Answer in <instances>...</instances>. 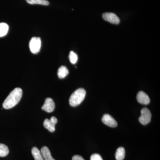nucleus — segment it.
<instances>
[{"label": "nucleus", "instance_id": "nucleus-9", "mask_svg": "<svg viewBox=\"0 0 160 160\" xmlns=\"http://www.w3.org/2000/svg\"><path fill=\"white\" fill-rule=\"evenodd\" d=\"M137 99L139 103L143 105H148L150 103V98L148 95L143 91H140L137 95Z\"/></svg>", "mask_w": 160, "mask_h": 160}, {"label": "nucleus", "instance_id": "nucleus-3", "mask_svg": "<svg viewBox=\"0 0 160 160\" xmlns=\"http://www.w3.org/2000/svg\"><path fill=\"white\" fill-rule=\"evenodd\" d=\"M41 38L38 37H33L32 38L29 42V47L30 51L32 53L36 54L40 51L41 48Z\"/></svg>", "mask_w": 160, "mask_h": 160}, {"label": "nucleus", "instance_id": "nucleus-18", "mask_svg": "<svg viewBox=\"0 0 160 160\" xmlns=\"http://www.w3.org/2000/svg\"><path fill=\"white\" fill-rule=\"evenodd\" d=\"M90 160H103V159L100 155L97 154V153H95V154L92 155L91 158H90Z\"/></svg>", "mask_w": 160, "mask_h": 160}, {"label": "nucleus", "instance_id": "nucleus-12", "mask_svg": "<svg viewBox=\"0 0 160 160\" xmlns=\"http://www.w3.org/2000/svg\"><path fill=\"white\" fill-rule=\"evenodd\" d=\"M32 154L35 160H44L41 152L37 147H34L32 149Z\"/></svg>", "mask_w": 160, "mask_h": 160}, {"label": "nucleus", "instance_id": "nucleus-4", "mask_svg": "<svg viewBox=\"0 0 160 160\" xmlns=\"http://www.w3.org/2000/svg\"><path fill=\"white\" fill-rule=\"evenodd\" d=\"M141 116L139 118V121L143 125L149 124L151 121L152 114L148 108H144L141 110Z\"/></svg>", "mask_w": 160, "mask_h": 160}, {"label": "nucleus", "instance_id": "nucleus-8", "mask_svg": "<svg viewBox=\"0 0 160 160\" xmlns=\"http://www.w3.org/2000/svg\"><path fill=\"white\" fill-rule=\"evenodd\" d=\"M102 121L104 124L110 127L114 128L118 126L116 121L111 116L108 114H105L103 115Z\"/></svg>", "mask_w": 160, "mask_h": 160}, {"label": "nucleus", "instance_id": "nucleus-2", "mask_svg": "<svg viewBox=\"0 0 160 160\" xmlns=\"http://www.w3.org/2000/svg\"><path fill=\"white\" fill-rule=\"evenodd\" d=\"M86 91L83 88L77 89L72 94L69 98V102L70 106L75 107L79 105L85 99Z\"/></svg>", "mask_w": 160, "mask_h": 160}, {"label": "nucleus", "instance_id": "nucleus-10", "mask_svg": "<svg viewBox=\"0 0 160 160\" xmlns=\"http://www.w3.org/2000/svg\"><path fill=\"white\" fill-rule=\"evenodd\" d=\"M41 152L45 160H55L52 157L51 152L48 147L43 146L41 149Z\"/></svg>", "mask_w": 160, "mask_h": 160}, {"label": "nucleus", "instance_id": "nucleus-13", "mask_svg": "<svg viewBox=\"0 0 160 160\" xmlns=\"http://www.w3.org/2000/svg\"><path fill=\"white\" fill-rule=\"evenodd\" d=\"M126 152L123 147H121L118 148L115 154L116 159L117 160H123L125 157Z\"/></svg>", "mask_w": 160, "mask_h": 160}, {"label": "nucleus", "instance_id": "nucleus-17", "mask_svg": "<svg viewBox=\"0 0 160 160\" xmlns=\"http://www.w3.org/2000/svg\"><path fill=\"white\" fill-rule=\"evenodd\" d=\"M69 59L72 64H75L77 62L78 60V55L73 51H70L69 52Z\"/></svg>", "mask_w": 160, "mask_h": 160}, {"label": "nucleus", "instance_id": "nucleus-6", "mask_svg": "<svg viewBox=\"0 0 160 160\" xmlns=\"http://www.w3.org/2000/svg\"><path fill=\"white\" fill-rule=\"evenodd\" d=\"M102 18L105 21L112 23L117 25L120 23L119 18L116 14L113 12H105L102 15Z\"/></svg>", "mask_w": 160, "mask_h": 160}, {"label": "nucleus", "instance_id": "nucleus-14", "mask_svg": "<svg viewBox=\"0 0 160 160\" xmlns=\"http://www.w3.org/2000/svg\"><path fill=\"white\" fill-rule=\"evenodd\" d=\"M9 29V26L6 23H0V37L6 36L8 33Z\"/></svg>", "mask_w": 160, "mask_h": 160}, {"label": "nucleus", "instance_id": "nucleus-19", "mask_svg": "<svg viewBox=\"0 0 160 160\" xmlns=\"http://www.w3.org/2000/svg\"><path fill=\"white\" fill-rule=\"evenodd\" d=\"M72 160H85L82 156L80 155H75L72 158Z\"/></svg>", "mask_w": 160, "mask_h": 160}, {"label": "nucleus", "instance_id": "nucleus-5", "mask_svg": "<svg viewBox=\"0 0 160 160\" xmlns=\"http://www.w3.org/2000/svg\"><path fill=\"white\" fill-rule=\"evenodd\" d=\"M58 122L57 118L54 116L52 117L50 120L46 119L43 123L44 127L50 132L55 131V125Z\"/></svg>", "mask_w": 160, "mask_h": 160}, {"label": "nucleus", "instance_id": "nucleus-16", "mask_svg": "<svg viewBox=\"0 0 160 160\" xmlns=\"http://www.w3.org/2000/svg\"><path fill=\"white\" fill-rule=\"evenodd\" d=\"M9 153V149L7 146L0 144V157H5Z\"/></svg>", "mask_w": 160, "mask_h": 160}, {"label": "nucleus", "instance_id": "nucleus-15", "mask_svg": "<svg viewBox=\"0 0 160 160\" xmlns=\"http://www.w3.org/2000/svg\"><path fill=\"white\" fill-rule=\"evenodd\" d=\"M26 2L31 5L37 4V5L48 6L49 4V1L47 0H26Z\"/></svg>", "mask_w": 160, "mask_h": 160}, {"label": "nucleus", "instance_id": "nucleus-7", "mask_svg": "<svg viewBox=\"0 0 160 160\" xmlns=\"http://www.w3.org/2000/svg\"><path fill=\"white\" fill-rule=\"evenodd\" d=\"M55 108V104L51 98H47L45 100V103L42 106V109L46 112H51L53 111Z\"/></svg>", "mask_w": 160, "mask_h": 160}, {"label": "nucleus", "instance_id": "nucleus-11", "mask_svg": "<svg viewBox=\"0 0 160 160\" xmlns=\"http://www.w3.org/2000/svg\"><path fill=\"white\" fill-rule=\"evenodd\" d=\"M69 73V70L65 66H61L58 70V76L60 79L64 78H66Z\"/></svg>", "mask_w": 160, "mask_h": 160}, {"label": "nucleus", "instance_id": "nucleus-1", "mask_svg": "<svg viewBox=\"0 0 160 160\" xmlns=\"http://www.w3.org/2000/svg\"><path fill=\"white\" fill-rule=\"evenodd\" d=\"M22 90L16 88L11 92L3 103V107L5 109L13 108L20 102L22 96Z\"/></svg>", "mask_w": 160, "mask_h": 160}]
</instances>
